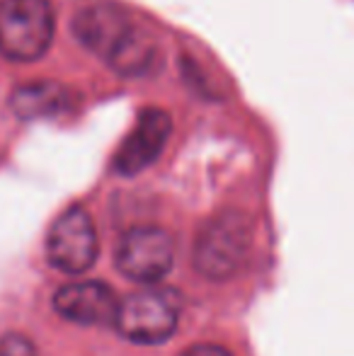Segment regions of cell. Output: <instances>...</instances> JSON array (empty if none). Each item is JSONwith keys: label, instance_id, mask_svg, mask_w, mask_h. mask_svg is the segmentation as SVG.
<instances>
[{"label": "cell", "instance_id": "obj_1", "mask_svg": "<svg viewBox=\"0 0 354 356\" xmlns=\"http://www.w3.org/2000/svg\"><path fill=\"white\" fill-rule=\"evenodd\" d=\"M56 13L51 0H0V56L15 63L39 61L51 49Z\"/></svg>", "mask_w": 354, "mask_h": 356}, {"label": "cell", "instance_id": "obj_2", "mask_svg": "<svg viewBox=\"0 0 354 356\" xmlns=\"http://www.w3.org/2000/svg\"><path fill=\"white\" fill-rule=\"evenodd\" d=\"M252 245V223L241 211H223L202 228L194 245V267L211 282L231 279Z\"/></svg>", "mask_w": 354, "mask_h": 356}, {"label": "cell", "instance_id": "obj_3", "mask_svg": "<svg viewBox=\"0 0 354 356\" xmlns=\"http://www.w3.org/2000/svg\"><path fill=\"white\" fill-rule=\"evenodd\" d=\"M182 298L172 289H146L124 298L117 308L114 327L136 344H163L175 334Z\"/></svg>", "mask_w": 354, "mask_h": 356}, {"label": "cell", "instance_id": "obj_4", "mask_svg": "<svg viewBox=\"0 0 354 356\" xmlns=\"http://www.w3.org/2000/svg\"><path fill=\"white\" fill-rule=\"evenodd\" d=\"M114 262H117L119 272L131 282L156 284L163 277H168V272L172 269L175 245L163 228L136 225L119 238Z\"/></svg>", "mask_w": 354, "mask_h": 356}, {"label": "cell", "instance_id": "obj_5", "mask_svg": "<svg viewBox=\"0 0 354 356\" xmlns=\"http://www.w3.org/2000/svg\"><path fill=\"white\" fill-rule=\"evenodd\" d=\"M47 257L63 274H86L97 259V230L83 207L66 209L47 235Z\"/></svg>", "mask_w": 354, "mask_h": 356}, {"label": "cell", "instance_id": "obj_6", "mask_svg": "<svg viewBox=\"0 0 354 356\" xmlns=\"http://www.w3.org/2000/svg\"><path fill=\"white\" fill-rule=\"evenodd\" d=\"M136 27L134 17L112 0H95L73 15L71 32L83 49L107 61Z\"/></svg>", "mask_w": 354, "mask_h": 356}, {"label": "cell", "instance_id": "obj_7", "mask_svg": "<svg viewBox=\"0 0 354 356\" xmlns=\"http://www.w3.org/2000/svg\"><path fill=\"white\" fill-rule=\"evenodd\" d=\"M172 134V119L166 109L161 107H146L138 112L136 124L119 145L117 155L112 160V168L117 175L134 177L151 168L161 153L166 150L168 138Z\"/></svg>", "mask_w": 354, "mask_h": 356}, {"label": "cell", "instance_id": "obj_8", "mask_svg": "<svg viewBox=\"0 0 354 356\" xmlns=\"http://www.w3.org/2000/svg\"><path fill=\"white\" fill-rule=\"evenodd\" d=\"M117 308V293L102 282H73L54 296V310L78 325H114Z\"/></svg>", "mask_w": 354, "mask_h": 356}, {"label": "cell", "instance_id": "obj_9", "mask_svg": "<svg viewBox=\"0 0 354 356\" xmlns=\"http://www.w3.org/2000/svg\"><path fill=\"white\" fill-rule=\"evenodd\" d=\"M76 104V95L71 88L56 80H34L13 90L10 109L17 119L37 122V119H56L71 112Z\"/></svg>", "mask_w": 354, "mask_h": 356}, {"label": "cell", "instance_id": "obj_10", "mask_svg": "<svg viewBox=\"0 0 354 356\" xmlns=\"http://www.w3.org/2000/svg\"><path fill=\"white\" fill-rule=\"evenodd\" d=\"M163 44L153 32L141 24L129 32V37L119 44V49L107 58V66L122 78H146L163 68Z\"/></svg>", "mask_w": 354, "mask_h": 356}, {"label": "cell", "instance_id": "obj_11", "mask_svg": "<svg viewBox=\"0 0 354 356\" xmlns=\"http://www.w3.org/2000/svg\"><path fill=\"white\" fill-rule=\"evenodd\" d=\"M0 356H37V349L24 334L10 332L0 339Z\"/></svg>", "mask_w": 354, "mask_h": 356}, {"label": "cell", "instance_id": "obj_12", "mask_svg": "<svg viewBox=\"0 0 354 356\" xmlns=\"http://www.w3.org/2000/svg\"><path fill=\"white\" fill-rule=\"evenodd\" d=\"M182 356H233V354L223 347H216V344H197V347H189Z\"/></svg>", "mask_w": 354, "mask_h": 356}]
</instances>
